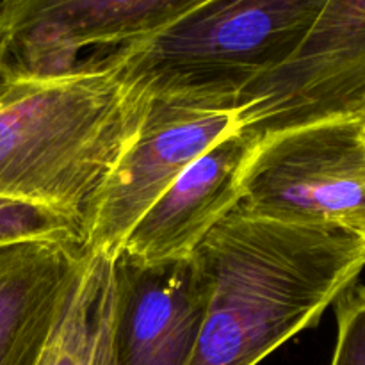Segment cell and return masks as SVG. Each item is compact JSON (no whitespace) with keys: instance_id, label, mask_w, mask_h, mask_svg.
Wrapping results in <instances>:
<instances>
[{"instance_id":"cell-1","label":"cell","mask_w":365,"mask_h":365,"mask_svg":"<svg viewBox=\"0 0 365 365\" xmlns=\"http://www.w3.org/2000/svg\"><path fill=\"white\" fill-rule=\"evenodd\" d=\"M205 317L187 365H259L321 319L365 267V241L235 205L192 252Z\"/></svg>"},{"instance_id":"cell-2","label":"cell","mask_w":365,"mask_h":365,"mask_svg":"<svg viewBox=\"0 0 365 365\" xmlns=\"http://www.w3.org/2000/svg\"><path fill=\"white\" fill-rule=\"evenodd\" d=\"M148 100L110 68L0 75V198L84 217L138 132ZM84 225V223H82Z\"/></svg>"},{"instance_id":"cell-3","label":"cell","mask_w":365,"mask_h":365,"mask_svg":"<svg viewBox=\"0 0 365 365\" xmlns=\"http://www.w3.org/2000/svg\"><path fill=\"white\" fill-rule=\"evenodd\" d=\"M328 0H205L157 34L89 59L141 98L239 107L242 93L284 66Z\"/></svg>"},{"instance_id":"cell-4","label":"cell","mask_w":365,"mask_h":365,"mask_svg":"<svg viewBox=\"0 0 365 365\" xmlns=\"http://www.w3.org/2000/svg\"><path fill=\"white\" fill-rule=\"evenodd\" d=\"M239 205L285 223L365 235V143L359 114L260 139L241 180Z\"/></svg>"},{"instance_id":"cell-5","label":"cell","mask_w":365,"mask_h":365,"mask_svg":"<svg viewBox=\"0 0 365 365\" xmlns=\"http://www.w3.org/2000/svg\"><path fill=\"white\" fill-rule=\"evenodd\" d=\"M239 125V107L150 98L138 132L86 209V250L116 259L134 225L175 178Z\"/></svg>"},{"instance_id":"cell-6","label":"cell","mask_w":365,"mask_h":365,"mask_svg":"<svg viewBox=\"0 0 365 365\" xmlns=\"http://www.w3.org/2000/svg\"><path fill=\"white\" fill-rule=\"evenodd\" d=\"M365 106V0H328L298 52L239 98V120L259 139Z\"/></svg>"},{"instance_id":"cell-7","label":"cell","mask_w":365,"mask_h":365,"mask_svg":"<svg viewBox=\"0 0 365 365\" xmlns=\"http://www.w3.org/2000/svg\"><path fill=\"white\" fill-rule=\"evenodd\" d=\"M205 0H0L7 68L46 75L73 70L86 48L141 41Z\"/></svg>"},{"instance_id":"cell-8","label":"cell","mask_w":365,"mask_h":365,"mask_svg":"<svg viewBox=\"0 0 365 365\" xmlns=\"http://www.w3.org/2000/svg\"><path fill=\"white\" fill-rule=\"evenodd\" d=\"M205 287L192 257L114 259V355L118 365H187L203 317Z\"/></svg>"},{"instance_id":"cell-9","label":"cell","mask_w":365,"mask_h":365,"mask_svg":"<svg viewBox=\"0 0 365 365\" xmlns=\"http://www.w3.org/2000/svg\"><path fill=\"white\" fill-rule=\"evenodd\" d=\"M259 143L241 125L217 139L143 214L118 255L138 262L189 259L210 228L241 202L242 173Z\"/></svg>"},{"instance_id":"cell-10","label":"cell","mask_w":365,"mask_h":365,"mask_svg":"<svg viewBox=\"0 0 365 365\" xmlns=\"http://www.w3.org/2000/svg\"><path fill=\"white\" fill-rule=\"evenodd\" d=\"M86 252L82 242L0 245V365H38Z\"/></svg>"},{"instance_id":"cell-11","label":"cell","mask_w":365,"mask_h":365,"mask_svg":"<svg viewBox=\"0 0 365 365\" xmlns=\"http://www.w3.org/2000/svg\"><path fill=\"white\" fill-rule=\"evenodd\" d=\"M38 365H118L113 257L86 252Z\"/></svg>"},{"instance_id":"cell-12","label":"cell","mask_w":365,"mask_h":365,"mask_svg":"<svg viewBox=\"0 0 365 365\" xmlns=\"http://www.w3.org/2000/svg\"><path fill=\"white\" fill-rule=\"evenodd\" d=\"M25 241L84 245V225L78 217L48 207L0 198V245Z\"/></svg>"},{"instance_id":"cell-13","label":"cell","mask_w":365,"mask_h":365,"mask_svg":"<svg viewBox=\"0 0 365 365\" xmlns=\"http://www.w3.org/2000/svg\"><path fill=\"white\" fill-rule=\"evenodd\" d=\"M335 303L337 342L330 365H365V287H349Z\"/></svg>"},{"instance_id":"cell-14","label":"cell","mask_w":365,"mask_h":365,"mask_svg":"<svg viewBox=\"0 0 365 365\" xmlns=\"http://www.w3.org/2000/svg\"><path fill=\"white\" fill-rule=\"evenodd\" d=\"M7 64V34L4 31L2 24H0V75L6 70Z\"/></svg>"},{"instance_id":"cell-15","label":"cell","mask_w":365,"mask_h":365,"mask_svg":"<svg viewBox=\"0 0 365 365\" xmlns=\"http://www.w3.org/2000/svg\"><path fill=\"white\" fill-rule=\"evenodd\" d=\"M360 116H362V121H364V128H365V106H364V109H362V114H360Z\"/></svg>"},{"instance_id":"cell-16","label":"cell","mask_w":365,"mask_h":365,"mask_svg":"<svg viewBox=\"0 0 365 365\" xmlns=\"http://www.w3.org/2000/svg\"><path fill=\"white\" fill-rule=\"evenodd\" d=\"M364 143H365V128H364Z\"/></svg>"},{"instance_id":"cell-17","label":"cell","mask_w":365,"mask_h":365,"mask_svg":"<svg viewBox=\"0 0 365 365\" xmlns=\"http://www.w3.org/2000/svg\"><path fill=\"white\" fill-rule=\"evenodd\" d=\"M362 239H364V241H365V235H364V237H362Z\"/></svg>"}]
</instances>
